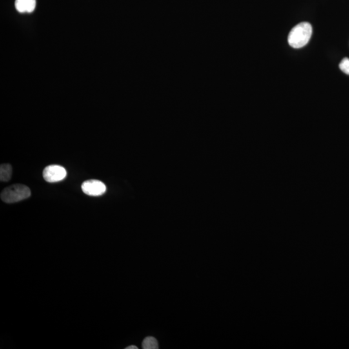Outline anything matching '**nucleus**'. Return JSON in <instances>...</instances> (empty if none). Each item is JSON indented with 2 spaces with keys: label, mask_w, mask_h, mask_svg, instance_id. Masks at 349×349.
Returning <instances> with one entry per match:
<instances>
[{
  "label": "nucleus",
  "mask_w": 349,
  "mask_h": 349,
  "mask_svg": "<svg viewBox=\"0 0 349 349\" xmlns=\"http://www.w3.org/2000/svg\"><path fill=\"white\" fill-rule=\"evenodd\" d=\"M312 34V26L308 22H302L297 24L289 33V45L295 49L303 48L308 44Z\"/></svg>",
  "instance_id": "f257e3e1"
},
{
  "label": "nucleus",
  "mask_w": 349,
  "mask_h": 349,
  "mask_svg": "<svg viewBox=\"0 0 349 349\" xmlns=\"http://www.w3.org/2000/svg\"><path fill=\"white\" fill-rule=\"evenodd\" d=\"M31 195L30 188L24 184H16L4 189L1 199L6 203H15L28 199Z\"/></svg>",
  "instance_id": "f03ea898"
},
{
  "label": "nucleus",
  "mask_w": 349,
  "mask_h": 349,
  "mask_svg": "<svg viewBox=\"0 0 349 349\" xmlns=\"http://www.w3.org/2000/svg\"><path fill=\"white\" fill-rule=\"evenodd\" d=\"M67 176L65 168L59 165H50L47 166L43 172V177L47 182H57L62 181Z\"/></svg>",
  "instance_id": "7ed1b4c3"
},
{
  "label": "nucleus",
  "mask_w": 349,
  "mask_h": 349,
  "mask_svg": "<svg viewBox=\"0 0 349 349\" xmlns=\"http://www.w3.org/2000/svg\"><path fill=\"white\" fill-rule=\"evenodd\" d=\"M82 190L86 195L90 196H100L106 191L105 184L99 180H88L82 184Z\"/></svg>",
  "instance_id": "20e7f679"
},
{
  "label": "nucleus",
  "mask_w": 349,
  "mask_h": 349,
  "mask_svg": "<svg viewBox=\"0 0 349 349\" xmlns=\"http://www.w3.org/2000/svg\"><path fill=\"white\" fill-rule=\"evenodd\" d=\"M36 0H16L15 8L21 13H31L35 11Z\"/></svg>",
  "instance_id": "39448f33"
},
{
  "label": "nucleus",
  "mask_w": 349,
  "mask_h": 349,
  "mask_svg": "<svg viewBox=\"0 0 349 349\" xmlns=\"http://www.w3.org/2000/svg\"><path fill=\"white\" fill-rule=\"evenodd\" d=\"M13 168L10 164H2L0 166V180L2 182H8L12 177Z\"/></svg>",
  "instance_id": "423d86ee"
},
{
  "label": "nucleus",
  "mask_w": 349,
  "mask_h": 349,
  "mask_svg": "<svg viewBox=\"0 0 349 349\" xmlns=\"http://www.w3.org/2000/svg\"><path fill=\"white\" fill-rule=\"evenodd\" d=\"M144 349H157L159 348L157 340L153 337H147L144 339L142 344Z\"/></svg>",
  "instance_id": "0eeeda50"
},
{
  "label": "nucleus",
  "mask_w": 349,
  "mask_h": 349,
  "mask_svg": "<svg viewBox=\"0 0 349 349\" xmlns=\"http://www.w3.org/2000/svg\"><path fill=\"white\" fill-rule=\"evenodd\" d=\"M339 68L343 73L349 75V59L344 58L339 64Z\"/></svg>",
  "instance_id": "6e6552de"
},
{
  "label": "nucleus",
  "mask_w": 349,
  "mask_h": 349,
  "mask_svg": "<svg viewBox=\"0 0 349 349\" xmlns=\"http://www.w3.org/2000/svg\"><path fill=\"white\" fill-rule=\"evenodd\" d=\"M126 349H138V347L135 345H131L128 346V347H126Z\"/></svg>",
  "instance_id": "1a4fd4ad"
}]
</instances>
